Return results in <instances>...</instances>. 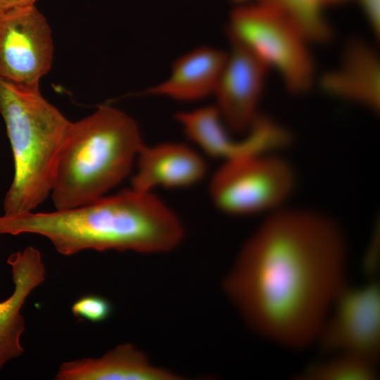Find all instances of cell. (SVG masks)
<instances>
[{"label":"cell","instance_id":"18","mask_svg":"<svg viewBox=\"0 0 380 380\" xmlns=\"http://www.w3.org/2000/svg\"><path fill=\"white\" fill-rule=\"evenodd\" d=\"M75 317L99 322L107 319L111 312L110 303L104 298L96 296H87L75 301L72 306Z\"/></svg>","mask_w":380,"mask_h":380},{"label":"cell","instance_id":"21","mask_svg":"<svg viewBox=\"0 0 380 380\" xmlns=\"http://www.w3.org/2000/svg\"><path fill=\"white\" fill-rule=\"evenodd\" d=\"M346 1H348V0H324V2H325L326 6H328V5L338 4L340 3H343Z\"/></svg>","mask_w":380,"mask_h":380},{"label":"cell","instance_id":"15","mask_svg":"<svg viewBox=\"0 0 380 380\" xmlns=\"http://www.w3.org/2000/svg\"><path fill=\"white\" fill-rule=\"evenodd\" d=\"M227 53L208 46L194 49L178 58L168 78L146 94L190 101L213 94Z\"/></svg>","mask_w":380,"mask_h":380},{"label":"cell","instance_id":"14","mask_svg":"<svg viewBox=\"0 0 380 380\" xmlns=\"http://www.w3.org/2000/svg\"><path fill=\"white\" fill-rule=\"evenodd\" d=\"M181 376L151 365L146 355L131 343H124L99 358L63 362L56 380H178Z\"/></svg>","mask_w":380,"mask_h":380},{"label":"cell","instance_id":"17","mask_svg":"<svg viewBox=\"0 0 380 380\" xmlns=\"http://www.w3.org/2000/svg\"><path fill=\"white\" fill-rule=\"evenodd\" d=\"M284 13L303 30L310 42L326 43L333 36L324 0H257Z\"/></svg>","mask_w":380,"mask_h":380},{"label":"cell","instance_id":"10","mask_svg":"<svg viewBox=\"0 0 380 380\" xmlns=\"http://www.w3.org/2000/svg\"><path fill=\"white\" fill-rule=\"evenodd\" d=\"M230 42L232 49L213 94L228 130L244 134L260 115L258 108L269 69L246 48Z\"/></svg>","mask_w":380,"mask_h":380},{"label":"cell","instance_id":"13","mask_svg":"<svg viewBox=\"0 0 380 380\" xmlns=\"http://www.w3.org/2000/svg\"><path fill=\"white\" fill-rule=\"evenodd\" d=\"M138 171L132 189L147 192L154 186L184 187L200 181L205 173L202 158L188 146L167 143L152 147L144 145L138 155Z\"/></svg>","mask_w":380,"mask_h":380},{"label":"cell","instance_id":"19","mask_svg":"<svg viewBox=\"0 0 380 380\" xmlns=\"http://www.w3.org/2000/svg\"><path fill=\"white\" fill-rule=\"evenodd\" d=\"M375 37H380V0H357Z\"/></svg>","mask_w":380,"mask_h":380},{"label":"cell","instance_id":"22","mask_svg":"<svg viewBox=\"0 0 380 380\" xmlns=\"http://www.w3.org/2000/svg\"><path fill=\"white\" fill-rule=\"evenodd\" d=\"M232 1H233L234 2H236V3H243V2H245V1H246L248 0H232Z\"/></svg>","mask_w":380,"mask_h":380},{"label":"cell","instance_id":"2","mask_svg":"<svg viewBox=\"0 0 380 380\" xmlns=\"http://www.w3.org/2000/svg\"><path fill=\"white\" fill-rule=\"evenodd\" d=\"M21 234L44 236L67 256L85 250L156 253L177 247L184 228L158 198L132 188L72 208L0 217V234Z\"/></svg>","mask_w":380,"mask_h":380},{"label":"cell","instance_id":"9","mask_svg":"<svg viewBox=\"0 0 380 380\" xmlns=\"http://www.w3.org/2000/svg\"><path fill=\"white\" fill-rule=\"evenodd\" d=\"M176 119L187 137L209 156L225 161L252 156L279 153L293 143L289 129L260 115L241 139L231 138L215 106L179 112Z\"/></svg>","mask_w":380,"mask_h":380},{"label":"cell","instance_id":"5","mask_svg":"<svg viewBox=\"0 0 380 380\" xmlns=\"http://www.w3.org/2000/svg\"><path fill=\"white\" fill-rule=\"evenodd\" d=\"M228 36L277 71L288 90L308 91L315 81L310 42L300 27L279 10L258 2L234 9Z\"/></svg>","mask_w":380,"mask_h":380},{"label":"cell","instance_id":"11","mask_svg":"<svg viewBox=\"0 0 380 380\" xmlns=\"http://www.w3.org/2000/svg\"><path fill=\"white\" fill-rule=\"evenodd\" d=\"M319 87L331 96L379 112L380 61L377 53L360 39L350 40L338 65L321 77Z\"/></svg>","mask_w":380,"mask_h":380},{"label":"cell","instance_id":"20","mask_svg":"<svg viewBox=\"0 0 380 380\" xmlns=\"http://www.w3.org/2000/svg\"><path fill=\"white\" fill-rule=\"evenodd\" d=\"M37 0H0V13L9 10L34 6Z\"/></svg>","mask_w":380,"mask_h":380},{"label":"cell","instance_id":"7","mask_svg":"<svg viewBox=\"0 0 380 380\" xmlns=\"http://www.w3.org/2000/svg\"><path fill=\"white\" fill-rule=\"evenodd\" d=\"M325 353H349L377 362L380 354V287H350L335 299L317 341Z\"/></svg>","mask_w":380,"mask_h":380},{"label":"cell","instance_id":"16","mask_svg":"<svg viewBox=\"0 0 380 380\" xmlns=\"http://www.w3.org/2000/svg\"><path fill=\"white\" fill-rule=\"evenodd\" d=\"M315 363L296 377L302 380H374L377 362L349 353H332Z\"/></svg>","mask_w":380,"mask_h":380},{"label":"cell","instance_id":"4","mask_svg":"<svg viewBox=\"0 0 380 380\" xmlns=\"http://www.w3.org/2000/svg\"><path fill=\"white\" fill-rule=\"evenodd\" d=\"M143 145L134 120L110 106L72 122L51 191L56 209L102 197L128 175Z\"/></svg>","mask_w":380,"mask_h":380},{"label":"cell","instance_id":"12","mask_svg":"<svg viewBox=\"0 0 380 380\" xmlns=\"http://www.w3.org/2000/svg\"><path fill=\"white\" fill-rule=\"evenodd\" d=\"M7 262L11 267L14 289L0 302V372L24 353L21 336L25 322L21 310L32 291L44 281L46 272L40 252L32 246L11 254Z\"/></svg>","mask_w":380,"mask_h":380},{"label":"cell","instance_id":"3","mask_svg":"<svg viewBox=\"0 0 380 380\" xmlns=\"http://www.w3.org/2000/svg\"><path fill=\"white\" fill-rule=\"evenodd\" d=\"M0 114L13 151L14 177L4 201V215L27 212L51 193L72 122L41 94L39 84L0 80Z\"/></svg>","mask_w":380,"mask_h":380},{"label":"cell","instance_id":"8","mask_svg":"<svg viewBox=\"0 0 380 380\" xmlns=\"http://www.w3.org/2000/svg\"><path fill=\"white\" fill-rule=\"evenodd\" d=\"M53 59L51 28L34 5L0 13V80L39 84Z\"/></svg>","mask_w":380,"mask_h":380},{"label":"cell","instance_id":"6","mask_svg":"<svg viewBox=\"0 0 380 380\" xmlns=\"http://www.w3.org/2000/svg\"><path fill=\"white\" fill-rule=\"evenodd\" d=\"M296 184L292 165L279 153H267L225 161L212 178L210 194L226 214H270L284 207Z\"/></svg>","mask_w":380,"mask_h":380},{"label":"cell","instance_id":"1","mask_svg":"<svg viewBox=\"0 0 380 380\" xmlns=\"http://www.w3.org/2000/svg\"><path fill=\"white\" fill-rule=\"evenodd\" d=\"M348 247L326 213L283 207L267 214L245 242L223 288L248 327L285 347L317 341L345 287Z\"/></svg>","mask_w":380,"mask_h":380}]
</instances>
